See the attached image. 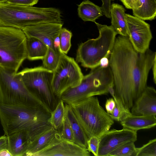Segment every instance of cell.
Masks as SVG:
<instances>
[{
  "label": "cell",
  "mask_w": 156,
  "mask_h": 156,
  "mask_svg": "<svg viewBox=\"0 0 156 156\" xmlns=\"http://www.w3.org/2000/svg\"><path fill=\"white\" fill-rule=\"evenodd\" d=\"M155 58L156 52L149 48L143 53L136 51L128 37L116 38L109 66L113 77L115 96L127 110L130 111L147 87Z\"/></svg>",
  "instance_id": "cell-1"
},
{
  "label": "cell",
  "mask_w": 156,
  "mask_h": 156,
  "mask_svg": "<svg viewBox=\"0 0 156 156\" xmlns=\"http://www.w3.org/2000/svg\"><path fill=\"white\" fill-rule=\"evenodd\" d=\"M51 113L42 108L0 103V121L5 135L26 130L31 141L52 127L48 121Z\"/></svg>",
  "instance_id": "cell-2"
},
{
  "label": "cell",
  "mask_w": 156,
  "mask_h": 156,
  "mask_svg": "<svg viewBox=\"0 0 156 156\" xmlns=\"http://www.w3.org/2000/svg\"><path fill=\"white\" fill-rule=\"evenodd\" d=\"M61 12L54 7H37L0 3V26L22 30L26 27L47 22L62 23Z\"/></svg>",
  "instance_id": "cell-3"
},
{
  "label": "cell",
  "mask_w": 156,
  "mask_h": 156,
  "mask_svg": "<svg viewBox=\"0 0 156 156\" xmlns=\"http://www.w3.org/2000/svg\"><path fill=\"white\" fill-rule=\"evenodd\" d=\"M95 23L99 31L98 37L81 43L78 46L76 58L77 63L91 69L99 66L102 58H109L117 34L111 25Z\"/></svg>",
  "instance_id": "cell-4"
},
{
  "label": "cell",
  "mask_w": 156,
  "mask_h": 156,
  "mask_svg": "<svg viewBox=\"0 0 156 156\" xmlns=\"http://www.w3.org/2000/svg\"><path fill=\"white\" fill-rule=\"evenodd\" d=\"M69 105L88 138L100 137L114 123L110 114L100 104L97 97L88 98Z\"/></svg>",
  "instance_id": "cell-5"
},
{
  "label": "cell",
  "mask_w": 156,
  "mask_h": 156,
  "mask_svg": "<svg viewBox=\"0 0 156 156\" xmlns=\"http://www.w3.org/2000/svg\"><path fill=\"white\" fill-rule=\"evenodd\" d=\"M113 84V77L109 66H100L84 76L79 85L65 91L60 99L65 104H70L90 97L106 94L109 93V86Z\"/></svg>",
  "instance_id": "cell-6"
},
{
  "label": "cell",
  "mask_w": 156,
  "mask_h": 156,
  "mask_svg": "<svg viewBox=\"0 0 156 156\" xmlns=\"http://www.w3.org/2000/svg\"><path fill=\"white\" fill-rule=\"evenodd\" d=\"M27 37L20 29L0 26V67L16 73L27 58Z\"/></svg>",
  "instance_id": "cell-7"
},
{
  "label": "cell",
  "mask_w": 156,
  "mask_h": 156,
  "mask_svg": "<svg viewBox=\"0 0 156 156\" xmlns=\"http://www.w3.org/2000/svg\"><path fill=\"white\" fill-rule=\"evenodd\" d=\"M0 103L12 105L49 109L26 87L18 73L0 67Z\"/></svg>",
  "instance_id": "cell-8"
},
{
  "label": "cell",
  "mask_w": 156,
  "mask_h": 156,
  "mask_svg": "<svg viewBox=\"0 0 156 156\" xmlns=\"http://www.w3.org/2000/svg\"><path fill=\"white\" fill-rule=\"evenodd\" d=\"M27 88L37 97L51 112L60 99L52 88L53 72L42 66L25 68L18 73Z\"/></svg>",
  "instance_id": "cell-9"
},
{
  "label": "cell",
  "mask_w": 156,
  "mask_h": 156,
  "mask_svg": "<svg viewBox=\"0 0 156 156\" xmlns=\"http://www.w3.org/2000/svg\"><path fill=\"white\" fill-rule=\"evenodd\" d=\"M83 76L76 60L62 53L58 65L53 71L51 86L54 94L60 99L66 90L79 85Z\"/></svg>",
  "instance_id": "cell-10"
},
{
  "label": "cell",
  "mask_w": 156,
  "mask_h": 156,
  "mask_svg": "<svg viewBox=\"0 0 156 156\" xmlns=\"http://www.w3.org/2000/svg\"><path fill=\"white\" fill-rule=\"evenodd\" d=\"M128 38L134 49L143 53L149 48L152 35L149 24L134 16L126 13Z\"/></svg>",
  "instance_id": "cell-11"
},
{
  "label": "cell",
  "mask_w": 156,
  "mask_h": 156,
  "mask_svg": "<svg viewBox=\"0 0 156 156\" xmlns=\"http://www.w3.org/2000/svg\"><path fill=\"white\" fill-rule=\"evenodd\" d=\"M137 139V132L123 128L109 130L100 137L98 156H108L120 146L129 142H135Z\"/></svg>",
  "instance_id": "cell-12"
},
{
  "label": "cell",
  "mask_w": 156,
  "mask_h": 156,
  "mask_svg": "<svg viewBox=\"0 0 156 156\" xmlns=\"http://www.w3.org/2000/svg\"><path fill=\"white\" fill-rule=\"evenodd\" d=\"M62 26V23H44L26 27L22 30L27 37L38 39L54 50V41L59 36Z\"/></svg>",
  "instance_id": "cell-13"
},
{
  "label": "cell",
  "mask_w": 156,
  "mask_h": 156,
  "mask_svg": "<svg viewBox=\"0 0 156 156\" xmlns=\"http://www.w3.org/2000/svg\"><path fill=\"white\" fill-rule=\"evenodd\" d=\"M87 149L62 137L33 156H90Z\"/></svg>",
  "instance_id": "cell-14"
},
{
  "label": "cell",
  "mask_w": 156,
  "mask_h": 156,
  "mask_svg": "<svg viewBox=\"0 0 156 156\" xmlns=\"http://www.w3.org/2000/svg\"><path fill=\"white\" fill-rule=\"evenodd\" d=\"M132 115H156V91L152 87L147 86L134 102L130 109Z\"/></svg>",
  "instance_id": "cell-15"
},
{
  "label": "cell",
  "mask_w": 156,
  "mask_h": 156,
  "mask_svg": "<svg viewBox=\"0 0 156 156\" xmlns=\"http://www.w3.org/2000/svg\"><path fill=\"white\" fill-rule=\"evenodd\" d=\"M61 137L58 131L53 127L48 129L30 141L25 156H33Z\"/></svg>",
  "instance_id": "cell-16"
},
{
  "label": "cell",
  "mask_w": 156,
  "mask_h": 156,
  "mask_svg": "<svg viewBox=\"0 0 156 156\" xmlns=\"http://www.w3.org/2000/svg\"><path fill=\"white\" fill-rule=\"evenodd\" d=\"M7 149L12 156H25L30 142L27 131L21 130L7 136Z\"/></svg>",
  "instance_id": "cell-17"
},
{
  "label": "cell",
  "mask_w": 156,
  "mask_h": 156,
  "mask_svg": "<svg viewBox=\"0 0 156 156\" xmlns=\"http://www.w3.org/2000/svg\"><path fill=\"white\" fill-rule=\"evenodd\" d=\"M123 128L137 132L139 130L149 129L156 125V116L134 115L128 116L120 122Z\"/></svg>",
  "instance_id": "cell-18"
},
{
  "label": "cell",
  "mask_w": 156,
  "mask_h": 156,
  "mask_svg": "<svg viewBox=\"0 0 156 156\" xmlns=\"http://www.w3.org/2000/svg\"><path fill=\"white\" fill-rule=\"evenodd\" d=\"M65 104V115L68 120L72 130L74 142L81 147L87 149L88 138L70 105Z\"/></svg>",
  "instance_id": "cell-19"
},
{
  "label": "cell",
  "mask_w": 156,
  "mask_h": 156,
  "mask_svg": "<svg viewBox=\"0 0 156 156\" xmlns=\"http://www.w3.org/2000/svg\"><path fill=\"white\" fill-rule=\"evenodd\" d=\"M125 11L124 8L116 3L111 4L110 9L111 26L117 34L128 37L127 25L125 20Z\"/></svg>",
  "instance_id": "cell-20"
},
{
  "label": "cell",
  "mask_w": 156,
  "mask_h": 156,
  "mask_svg": "<svg viewBox=\"0 0 156 156\" xmlns=\"http://www.w3.org/2000/svg\"><path fill=\"white\" fill-rule=\"evenodd\" d=\"M134 16L144 20H152L156 16V0H135L132 9Z\"/></svg>",
  "instance_id": "cell-21"
},
{
  "label": "cell",
  "mask_w": 156,
  "mask_h": 156,
  "mask_svg": "<svg viewBox=\"0 0 156 156\" xmlns=\"http://www.w3.org/2000/svg\"><path fill=\"white\" fill-rule=\"evenodd\" d=\"M78 14L84 21H91L94 23L96 20L103 16L101 7L89 0H84L78 5Z\"/></svg>",
  "instance_id": "cell-22"
},
{
  "label": "cell",
  "mask_w": 156,
  "mask_h": 156,
  "mask_svg": "<svg viewBox=\"0 0 156 156\" xmlns=\"http://www.w3.org/2000/svg\"><path fill=\"white\" fill-rule=\"evenodd\" d=\"M48 47L43 42L35 38L27 37L26 49L27 58L30 60H42L45 56Z\"/></svg>",
  "instance_id": "cell-23"
},
{
  "label": "cell",
  "mask_w": 156,
  "mask_h": 156,
  "mask_svg": "<svg viewBox=\"0 0 156 156\" xmlns=\"http://www.w3.org/2000/svg\"><path fill=\"white\" fill-rule=\"evenodd\" d=\"M65 103L60 99L56 107L51 113L48 122L52 127L59 132L65 116Z\"/></svg>",
  "instance_id": "cell-24"
},
{
  "label": "cell",
  "mask_w": 156,
  "mask_h": 156,
  "mask_svg": "<svg viewBox=\"0 0 156 156\" xmlns=\"http://www.w3.org/2000/svg\"><path fill=\"white\" fill-rule=\"evenodd\" d=\"M62 53L48 47L47 53L42 59V66L47 69L54 71L58 65Z\"/></svg>",
  "instance_id": "cell-25"
},
{
  "label": "cell",
  "mask_w": 156,
  "mask_h": 156,
  "mask_svg": "<svg viewBox=\"0 0 156 156\" xmlns=\"http://www.w3.org/2000/svg\"><path fill=\"white\" fill-rule=\"evenodd\" d=\"M114 99L115 105L113 111L110 115L114 120L120 122L126 117L132 114L130 111L126 109L115 98L114 91H112L109 93Z\"/></svg>",
  "instance_id": "cell-26"
},
{
  "label": "cell",
  "mask_w": 156,
  "mask_h": 156,
  "mask_svg": "<svg viewBox=\"0 0 156 156\" xmlns=\"http://www.w3.org/2000/svg\"><path fill=\"white\" fill-rule=\"evenodd\" d=\"M136 147L134 142H130L120 146L112 152L108 156H136Z\"/></svg>",
  "instance_id": "cell-27"
},
{
  "label": "cell",
  "mask_w": 156,
  "mask_h": 156,
  "mask_svg": "<svg viewBox=\"0 0 156 156\" xmlns=\"http://www.w3.org/2000/svg\"><path fill=\"white\" fill-rule=\"evenodd\" d=\"M72 32L65 28H62L59 34V46L61 51L67 54L71 48Z\"/></svg>",
  "instance_id": "cell-28"
},
{
  "label": "cell",
  "mask_w": 156,
  "mask_h": 156,
  "mask_svg": "<svg viewBox=\"0 0 156 156\" xmlns=\"http://www.w3.org/2000/svg\"><path fill=\"white\" fill-rule=\"evenodd\" d=\"M136 156H156V139L150 140L140 147L136 148Z\"/></svg>",
  "instance_id": "cell-29"
},
{
  "label": "cell",
  "mask_w": 156,
  "mask_h": 156,
  "mask_svg": "<svg viewBox=\"0 0 156 156\" xmlns=\"http://www.w3.org/2000/svg\"><path fill=\"white\" fill-rule=\"evenodd\" d=\"M59 132L63 139L74 142L72 130L68 120L65 115L62 126Z\"/></svg>",
  "instance_id": "cell-30"
},
{
  "label": "cell",
  "mask_w": 156,
  "mask_h": 156,
  "mask_svg": "<svg viewBox=\"0 0 156 156\" xmlns=\"http://www.w3.org/2000/svg\"><path fill=\"white\" fill-rule=\"evenodd\" d=\"M100 137L93 136L88 138L87 140L88 150L94 155L98 156Z\"/></svg>",
  "instance_id": "cell-31"
},
{
  "label": "cell",
  "mask_w": 156,
  "mask_h": 156,
  "mask_svg": "<svg viewBox=\"0 0 156 156\" xmlns=\"http://www.w3.org/2000/svg\"><path fill=\"white\" fill-rule=\"evenodd\" d=\"M38 1V0H9L6 2L17 5L33 6Z\"/></svg>",
  "instance_id": "cell-32"
},
{
  "label": "cell",
  "mask_w": 156,
  "mask_h": 156,
  "mask_svg": "<svg viewBox=\"0 0 156 156\" xmlns=\"http://www.w3.org/2000/svg\"><path fill=\"white\" fill-rule=\"evenodd\" d=\"M115 105V102L112 98L107 99L105 104V108L106 112L108 114H111Z\"/></svg>",
  "instance_id": "cell-33"
},
{
  "label": "cell",
  "mask_w": 156,
  "mask_h": 156,
  "mask_svg": "<svg viewBox=\"0 0 156 156\" xmlns=\"http://www.w3.org/2000/svg\"><path fill=\"white\" fill-rule=\"evenodd\" d=\"M8 139L7 136L5 135L0 137V151L7 149Z\"/></svg>",
  "instance_id": "cell-34"
},
{
  "label": "cell",
  "mask_w": 156,
  "mask_h": 156,
  "mask_svg": "<svg viewBox=\"0 0 156 156\" xmlns=\"http://www.w3.org/2000/svg\"><path fill=\"white\" fill-rule=\"evenodd\" d=\"M124 5L125 7L128 9H132L135 0H120Z\"/></svg>",
  "instance_id": "cell-35"
},
{
  "label": "cell",
  "mask_w": 156,
  "mask_h": 156,
  "mask_svg": "<svg viewBox=\"0 0 156 156\" xmlns=\"http://www.w3.org/2000/svg\"><path fill=\"white\" fill-rule=\"evenodd\" d=\"M151 69L152 70L153 80L154 83L156 84V58L154 59Z\"/></svg>",
  "instance_id": "cell-36"
},
{
  "label": "cell",
  "mask_w": 156,
  "mask_h": 156,
  "mask_svg": "<svg viewBox=\"0 0 156 156\" xmlns=\"http://www.w3.org/2000/svg\"><path fill=\"white\" fill-rule=\"evenodd\" d=\"M100 66L106 67L109 66V58L106 57L102 58L100 61Z\"/></svg>",
  "instance_id": "cell-37"
},
{
  "label": "cell",
  "mask_w": 156,
  "mask_h": 156,
  "mask_svg": "<svg viewBox=\"0 0 156 156\" xmlns=\"http://www.w3.org/2000/svg\"><path fill=\"white\" fill-rule=\"evenodd\" d=\"M0 156H12L7 149H4L0 151Z\"/></svg>",
  "instance_id": "cell-38"
},
{
  "label": "cell",
  "mask_w": 156,
  "mask_h": 156,
  "mask_svg": "<svg viewBox=\"0 0 156 156\" xmlns=\"http://www.w3.org/2000/svg\"><path fill=\"white\" fill-rule=\"evenodd\" d=\"M9 0H0V3L6 2Z\"/></svg>",
  "instance_id": "cell-39"
},
{
  "label": "cell",
  "mask_w": 156,
  "mask_h": 156,
  "mask_svg": "<svg viewBox=\"0 0 156 156\" xmlns=\"http://www.w3.org/2000/svg\"></svg>",
  "instance_id": "cell-40"
}]
</instances>
